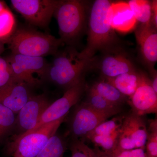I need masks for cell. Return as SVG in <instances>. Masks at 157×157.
I'll return each instance as SVG.
<instances>
[{
  "label": "cell",
  "instance_id": "6da1fadb",
  "mask_svg": "<svg viewBox=\"0 0 157 157\" xmlns=\"http://www.w3.org/2000/svg\"><path fill=\"white\" fill-rule=\"evenodd\" d=\"M112 2L96 0L89 8L87 18V44L80 54L82 57L90 60L98 52H102L121 45L107 19V12Z\"/></svg>",
  "mask_w": 157,
  "mask_h": 157
},
{
  "label": "cell",
  "instance_id": "7a4b0ae2",
  "mask_svg": "<svg viewBox=\"0 0 157 157\" xmlns=\"http://www.w3.org/2000/svg\"><path fill=\"white\" fill-rule=\"evenodd\" d=\"M91 59L82 57L80 52L72 47L58 52L49 64L46 78L66 90L78 83L90 70Z\"/></svg>",
  "mask_w": 157,
  "mask_h": 157
},
{
  "label": "cell",
  "instance_id": "3957f363",
  "mask_svg": "<svg viewBox=\"0 0 157 157\" xmlns=\"http://www.w3.org/2000/svg\"><path fill=\"white\" fill-rule=\"evenodd\" d=\"M89 6L86 1L60 0L53 16L63 43L72 44L83 33L87 23Z\"/></svg>",
  "mask_w": 157,
  "mask_h": 157
},
{
  "label": "cell",
  "instance_id": "277c9868",
  "mask_svg": "<svg viewBox=\"0 0 157 157\" xmlns=\"http://www.w3.org/2000/svg\"><path fill=\"white\" fill-rule=\"evenodd\" d=\"M7 43L13 54L38 57L55 55L63 44L49 34L27 29H16Z\"/></svg>",
  "mask_w": 157,
  "mask_h": 157
},
{
  "label": "cell",
  "instance_id": "5b68a950",
  "mask_svg": "<svg viewBox=\"0 0 157 157\" xmlns=\"http://www.w3.org/2000/svg\"><path fill=\"white\" fill-rule=\"evenodd\" d=\"M65 117L45 124L31 133L10 140L6 151L12 157H35L50 137L56 134Z\"/></svg>",
  "mask_w": 157,
  "mask_h": 157
},
{
  "label": "cell",
  "instance_id": "8992f818",
  "mask_svg": "<svg viewBox=\"0 0 157 157\" xmlns=\"http://www.w3.org/2000/svg\"><path fill=\"white\" fill-rule=\"evenodd\" d=\"M100 53L91 59L90 70H98L102 78H112L137 70L132 57L121 45Z\"/></svg>",
  "mask_w": 157,
  "mask_h": 157
},
{
  "label": "cell",
  "instance_id": "52a82bcc",
  "mask_svg": "<svg viewBox=\"0 0 157 157\" xmlns=\"http://www.w3.org/2000/svg\"><path fill=\"white\" fill-rule=\"evenodd\" d=\"M6 59L14 78L23 81L30 87L39 85L46 78L49 64L44 57L11 53Z\"/></svg>",
  "mask_w": 157,
  "mask_h": 157
},
{
  "label": "cell",
  "instance_id": "ba28073f",
  "mask_svg": "<svg viewBox=\"0 0 157 157\" xmlns=\"http://www.w3.org/2000/svg\"><path fill=\"white\" fill-rule=\"evenodd\" d=\"M86 89V84L83 77L78 83L66 90L61 98L50 104L43 113L33 129L10 140L33 132L45 124L66 117L71 107L76 105L79 101Z\"/></svg>",
  "mask_w": 157,
  "mask_h": 157
},
{
  "label": "cell",
  "instance_id": "9c48e42d",
  "mask_svg": "<svg viewBox=\"0 0 157 157\" xmlns=\"http://www.w3.org/2000/svg\"><path fill=\"white\" fill-rule=\"evenodd\" d=\"M147 127L142 116L133 112L124 116L118 136L115 150H131L139 148L145 149L147 136Z\"/></svg>",
  "mask_w": 157,
  "mask_h": 157
},
{
  "label": "cell",
  "instance_id": "30bf717a",
  "mask_svg": "<svg viewBox=\"0 0 157 157\" xmlns=\"http://www.w3.org/2000/svg\"><path fill=\"white\" fill-rule=\"evenodd\" d=\"M60 0H11V3L15 11L33 25L46 27Z\"/></svg>",
  "mask_w": 157,
  "mask_h": 157
},
{
  "label": "cell",
  "instance_id": "8fae6325",
  "mask_svg": "<svg viewBox=\"0 0 157 157\" xmlns=\"http://www.w3.org/2000/svg\"><path fill=\"white\" fill-rule=\"evenodd\" d=\"M50 104L45 95L32 96L16 114L14 129L17 132L11 138H15L33 129Z\"/></svg>",
  "mask_w": 157,
  "mask_h": 157
},
{
  "label": "cell",
  "instance_id": "7c38bea8",
  "mask_svg": "<svg viewBox=\"0 0 157 157\" xmlns=\"http://www.w3.org/2000/svg\"><path fill=\"white\" fill-rule=\"evenodd\" d=\"M110 117L96 111L82 102L75 109L70 121V132L73 139L82 138L83 141L89 133Z\"/></svg>",
  "mask_w": 157,
  "mask_h": 157
},
{
  "label": "cell",
  "instance_id": "4fadbf2b",
  "mask_svg": "<svg viewBox=\"0 0 157 157\" xmlns=\"http://www.w3.org/2000/svg\"><path fill=\"white\" fill-rule=\"evenodd\" d=\"M135 36L141 62L151 73L157 61V29L150 22L135 28Z\"/></svg>",
  "mask_w": 157,
  "mask_h": 157
},
{
  "label": "cell",
  "instance_id": "5bb4252c",
  "mask_svg": "<svg viewBox=\"0 0 157 157\" xmlns=\"http://www.w3.org/2000/svg\"><path fill=\"white\" fill-rule=\"evenodd\" d=\"M129 98L133 113L142 117L157 113V93L152 86L149 77L144 72H142L137 89Z\"/></svg>",
  "mask_w": 157,
  "mask_h": 157
},
{
  "label": "cell",
  "instance_id": "9a60e30c",
  "mask_svg": "<svg viewBox=\"0 0 157 157\" xmlns=\"http://www.w3.org/2000/svg\"><path fill=\"white\" fill-rule=\"evenodd\" d=\"M30 86L14 78L0 88V103L17 114L33 96Z\"/></svg>",
  "mask_w": 157,
  "mask_h": 157
},
{
  "label": "cell",
  "instance_id": "2e32d148",
  "mask_svg": "<svg viewBox=\"0 0 157 157\" xmlns=\"http://www.w3.org/2000/svg\"><path fill=\"white\" fill-rule=\"evenodd\" d=\"M124 116H117L102 122L86 135L84 140H90L95 145L101 148H111L117 143Z\"/></svg>",
  "mask_w": 157,
  "mask_h": 157
},
{
  "label": "cell",
  "instance_id": "e0dca14e",
  "mask_svg": "<svg viewBox=\"0 0 157 157\" xmlns=\"http://www.w3.org/2000/svg\"><path fill=\"white\" fill-rule=\"evenodd\" d=\"M107 17L112 28L119 33H128L136 27L137 21L127 2H112Z\"/></svg>",
  "mask_w": 157,
  "mask_h": 157
},
{
  "label": "cell",
  "instance_id": "ac0fdd59",
  "mask_svg": "<svg viewBox=\"0 0 157 157\" xmlns=\"http://www.w3.org/2000/svg\"><path fill=\"white\" fill-rule=\"evenodd\" d=\"M142 73L137 70L112 78H102L112 85L124 95L130 98L138 87Z\"/></svg>",
  "mask_w": 157,
  "mask_h": 157
},
{
  "label": "cell",
  "instance_id": "d6986e66",
  "mask_svg": "<svg viewBox=\"0 0 157 157\" xmlns=\"http://www.w3.org/2000/svg\"><path fill=\"white\" fill-rule=\"evenodd\" d=\"M89 90L101 96L110 103L120 107L127 100V97L102 78L94 82Z\"/></svg>",
  "mask_w": 157,
  "mask_h": 157
},
{
  "label": "cell",
  "instance_id": "ffe728a7",
  "mask_svg": "<svg viewBox=\"0 0 157 157\" xmlns=\"http://www.w3.org/2000/svg\"><path fill=\"white\" fill-rule=\"evenodd\" d=\"M85 103L96 111L109 117L116 115L121 111V107L110 103L101 96L89 90Z\"/></svg>",
  "mask_w": 157,
  "mask_h": 157
},
{
  "label": "cell",
  "instance_id": "44dd1931",
  "mask_svg": "<svg viewBox=\"0 0 157 157\" xmlns=\"http://www.w3.org/2000/svg\"><path fill=\"white\" fill-rule=\"evenodd\" d=\"M67 149V144L63 138L56 134L50 137L35 157H64Z\"/></svg>",
  "mask_w": 157,
  "mask_h": 157
},
{
  "label": "cell",
  "instance_id": "7402d4cb",
  "mask_svg": "<svg viewBox=\"0 0 157 157\" xmlns=\"http://www.w3.org/2000/svg\"><path fill=\"white\" fill-rule=\"evenodd\" d=\"M16 20L9 8L0 11V42L7 43L16 30Z\"/></svg>",
  "mask_w": 157,
  "mask_h": 157
},
{
  "label": "cell",
  "instance_id": "603a6c76",
  "mask_svg": "<svg viewBox=\"0 0 157 157\" xmlns=\"http://www.w3.org/2000/svg\"><path fill=\"white\" fill-rule=\"evenodd\" d=\"M136 21L140 24L150 22L151 16V2L147 0H130L127 2Z\"/></svg>",
  "mask_w": 157,
  "mask_h": 157
},
{
  "label": "cell",
  "instance_id": "cb8c5ba5",
  "mask_svg": "<svg viewBox=\"0 0 157 157\" xmlns=\"http://www.w3.org/2000/svg\"><path fill=\"white\" fill-rule=\"evenodd\" d=\"M16 114L0 103V142L14 130Z\"/></svg>",
  "mask_w": 157,
  "mask_h": 157
},
{
  "label": "cell",
  "instance_id": "d4e9b609",
  "mask_svg": "<svg viewBox=\"0 0 157 157\" xmlns=\"http://www.w3.org/2000/svg\"><path fill=\"white\" fill-rule=\"evenodd\" d=\"M148 124L145 146L146 157H157V118L150 120Z\"/></svg>",
  "mask_w": 157,
  "mask_h": 157
},
{
  "label": "cell",
  "instance_id": "484cf974",
  "mask_svg": "<svg viewBox=\"0 0 157 157\" xmlns=\"http://www.w3.org/2000/svg\"><path fill=\"white\" fill-rule=\"evenodd\" d=\"M70 149L71 157H98L94 149L90 148L79 139H73Z\"/></svg>",
  "mask_w": 157,
  "mask_h": 157
},
{
  "label": "cell",
  "instance_id": "4316f807",
  "mask_svg": "<svg viewBox=\"0 0 157 157\" xmlns=\"http://www.w3.org/2000/svg\"><path fill=\"white\" fill-rule=\"evenodd\" d=\"M14 78L12 70L6 59L0 56V88Z\"/></svg>",
  "mask_w": 157,
  "mask_h": 157
},
{
  "label": "cell",
  "instance_id": "83f0119b",
  "mask_svg": "<svg viewBox=\"0 0 157 157\" xmlns=\"http://www.w3.org/2000/svg\"><path fill=\"white\" fill-rule=\"evenodd\" d=\"M109 155L112 157H146L145 149L141 148L131 150H115Z\"/></svg>",
  "mask_w": 157,
  "mask_h": 157
},
{
  "label": "cell",
  "instance_id": "f1b7e54d",
  "mask_svg": "<svg viewBox=\"0 0 157 157\" xmlns=\"http://www.w3.org/2000/svg\"><path fill=\"white\" fill-rule=\"evenodd\" d=\"M151 16L150 23L152 25L157 29V1H151Z\"/></svg>",
  "mask_w": 157,
  "mask_h": 157
},
{
  "label": "cell",
  "instance_id": "f546056e",
  "mask_svg": "<svg viewBox=\"0 0 157 157\" xmlns=\"http://www.w3.org/2000/svg\"><path fill=\"white\" fill-rule=\"evenodd\" d=\"M150 74L151 78H149L150 79L151 82V84L153 88L155 93H157V70H155L151 73H150Z\"/></svg>",
  "mask_w": 157,
  "mask_h": 157
},
{
  "label": "cell",
  "instance_id": "4dcf8cb0",
  "mask_svg": "<svg viewBox=\"0 0 157 157\" xmlns=\"http://www.w3.org/2000/svg\"><path fill=\"white\" fill-rule=\"evenodd\" d=\"M94 149L95 151L96 154L98 155V157H112L105 153V152L101 150L99 147H95Z\"/></svg>",
  "mask_w": 157,
  "mask_h": 157
},
{
  "label": "cell",
  "instance_id": "1f68e13d",
  "mask_svg": "<svg viewBox=\"0 0 157 157\" xmlns=\"http://www.w3.org/2000/svg\"><path fill=\"white\" fill-rule=\"evenodd\" d=\"M7 8H8V7L6 6L5 3L2 1H0V11H2V10H4V9Z\"/></svg>",
  "mask_w": 157,
  "mask_h": 157
},
{
  "label": "cell",
  "instance_id": "d6a6232c",
  "mask_svg": "<svg viewBox=\"0 0 157 157\" xmlns=\"http://www.w3.org/2000/svg\"><path fill=\"white\" fill-rule=\"evenodd\" d=\"M4 43L0 42V54L4 51Z\"/></svg>",
  "mask_w": 157,
  "mask_h": 157
}]
</instances>
